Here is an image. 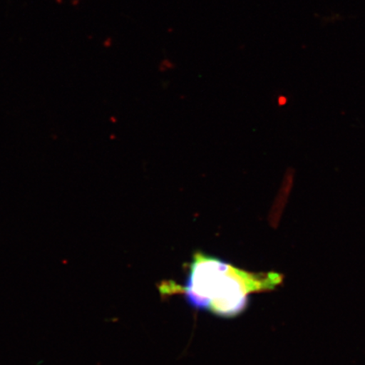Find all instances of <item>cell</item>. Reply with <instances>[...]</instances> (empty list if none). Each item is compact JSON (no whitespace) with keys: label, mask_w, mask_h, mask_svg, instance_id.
Here are the masks:
<instances>
[{"label":"cell","mask_w":365,"mask_h":365,"mask_svg":"<svg viewBox=\"0 0 365 365\" xmlns=\"http://www.w3.org/2000/svg\"><path fill=\"white\" fill-rule=\"evenodd\" d=\"M282 276L277 272H250L225 259L196 251L184 286L164 282L163 294H182L191 307L222 318H234L248 307L251 294L276 289Z\"/></svg>","instance_id":"obj_1"}]
</instances>
